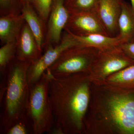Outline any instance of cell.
<instances>
[{"label":"cell","instance_id":"obj_16","mask_svg":"<svg viewBox=\"0 0 134 134\" xmlns=\"http://www.w3.org/2000/svg\"><path fill=\"white\" fill-rule=\"evenodd\" d=\"M99 0H65L70 13L95 12Z\"/></svg>","mask_w":134,"mask_h":134},{"label":"cell","instance_id":"obj_14","mask_svg":"<svg viewBox=\"0 0 134 134\" xmlns=\"http://www.w3.org/2000/svg\"><path fill=\"white\" fill-rule=\"evenodd\" d=\"M71 34L74 37L77 46L91 47L99 50H105L117 47L121 44L118 36L112 37L100 34L84 36H77Z\"/></svg>","mask_w":134,"mask_h":134},{"label":"cell","instance_id":"obj_10","mask_svg":"<svg viewBox=\"0 0 134 134\" xmlns=\"http://www.w3.org/2000/svg\"><path fill=\"white\" fill-rule=\"evenodd\" d=\"M16 58L23 62L31 64L43 54L36 38L25 22L16 39Z\"/></svg>","mask_w":134,"mask_h":134},{"label":"cell","instance_id":"obj_21","mask_svg":"<svg viewBox=\"0 0 134 134\" xmlns=\"http://www.w3.org/2000/svg\"><path fill=\"white\" fill-rule=\"evenodd\" d=\"M119 47L126 55L134 61V41L121 44Z\"/></svg>","mask_w":134,"mask_h":134},{"label":"cell","instance_id":"obj_17","mask_svg":"<svg viewBox=\"0 0 134 134\" xmlns=\"http://www.w3.org/2000/svg\"><path fill=\"white\" fill-rule=\"evenodd\" d=\"M16 40L7 42L0 49V72L4 73L8 65L16 58Z\"/></svg>","mask_w":134,"mask_h":134},{"label":"cell","instance_id":"obj_19","mask_svg":"<svg viewBox=\"0 0 134 134\" xmlns=\"http://www.w3.org/2000/svg\"><path fill=\"white\" fill-rule=\"evenodd\" d=\"M53 0H30V2L45 23L48 21Z\"/></svg>","mask_w":134,"mask_h":134},{"label":"cell","instance_id":"obj_5","mask_svg":"<svg viewBox=\"0 0 134 134\" xmlns=\"http://www.w3.org/2000/svg\"><path fill=\"white\" fill-rule=\"evenodd\" d=\"M65 31L59 44L47 48L44 50V53L41 57L30 65L27 73L30 86L40 79L43 73L54 63L63 51L67 48L77 46L73 35Z\"/></svg>","mask_w":134,"mask_h":134},{"label":"cell","instance_id":"obj_12","mask_svg":"<svg viewBox=\"0 0 134 134\" xmlns=\"http://www.w3.org/2000/svg\"><path fill=\"white\" fill-rule=\"evenodd\" d=\"M25 21L21 13L1 16L0 40L2 45L16 40Z\"/></svg>","mask_w":134,"mask_h":134},{"label":"cell","instance_id":"obj_7","mask_svg":"<svg viewBox=\"0 0 134 134\" xmlns=\"http://www.w3.org/2000/svg\"><path fill=\"white\" fill-rule=\"evenodd\" d=\"M70 15L65 5V0H53L43 52L49 47L54 46L60 43L62 31L65 29Z\"/></svg>","mask_w":134,"mask_h":134},{"label":"cell","instance_id":"obj_6","mask_svg":"<svg viewBox=\"0 0 134 134\" xmlns=\"http://www.w3.org/2000/svg\"><path fill=\"white\" fill-rule=\"evenodd\" d=\"M134 65V61L126 55L119 47L99 50L91 71L99 78L104 79Z\"/></svg>","mask_w":134,"mask_h":134},{"label":"cell","instance_id":"obj_3","mask_svg":"<svg viewBox=\"0 0 134 134\" xmlns=\"http://www.w3.org/2000/svg\"><path fill=\"white\" fill-rule=\"evenodd\" d=\"M99 50L83 47L73 46L63 51L46 70L54 76H62L91 71Z\"/></svg>","mask_w":134,"mask_h":134},{"label":"cell","instance_id":"obj_18","mask_svg":"<svg viewBox=\"0 0 134 134\" xmlns=\"http://www.w3.org/2000/svg\"><path fill=\"white\" fill-rule=\"evenodd\" d=\"M2 133L5 134H33L31 124L25 114Z\"/></svg>","mask_w":134,"mask_h":134},{"label":"cell","instance_id":"obj_8","mask_svg":"<svg viewBox=\"0 0 134 134\" xmlns=\"http://www.w3.org/2000/svg\"><path fill=\"white\" fill-rule=\"evenodd\" d=\"M64 30L77 36L96 34L108 35L94 12L70 13Z\"/></svg>","mask_w":134,"mask_h":134},{"label":"cell","instance_id":"obj_2","mask_svg":"<svg viewBox=\"0 0 134 134\" xmlns=\"http://www.w3.org/2000/svg\"><path fill=\"white\" fill-rule=\"evenodd\" d=\"M50 75L46 70L38 81L30 86L24 114L31 124L33 134H48L53 125L48 96Z\"/></svg>","mask_w":134,"mask_h":134},{"label":"cell","instance_id":"obj_4","mask_svg":"<svg viewBox=\"0 0 134 134\" xmlns=\"http://www.w3.org/2000/svg\"><path fill=\"white\" fill-rule=\"evenodd\" d=\"M107 106L110 119L120 132L134 134V94L113 96Z\"/></svg>","mask_w":134,"mask_h":134},{"label":"cell","instance_id":"obj_22","mask_svg":"<svg viewBox=\"0 0 134 134\" xmlns=\"http://www.w3.org/2000/svg\"><path fill=\"white\" fill-rule=\"evenodd\" d=\"M19 1L21 6L25 3L30 2V0H19Z\"/></svg>","mask_w":134,"mask_h":134},{"label":"cell","instance_id":"obj_15","mask_svg":"<svg viewBox=\"0 0 134 134\" xmlns=\"http://www.w3.org/2000/svg\"><path fill=\"white\" fill-rule=\"evenodd\" d=\"M110 83L128 88H134V65L108 77Z\"/></svg>","mask_w":134,"mask_h":134},{"label":"cell","instance_id":"obj_13","mask_svg":"<svg viewBox=\"0 0 134 134\" xmlns=\"http://www.w3.org/2000/svg\"><path fill=\"white\" fill-rule=\"evenodd\" d=\"M118 29L117 36L121 44L134 42V10L131 4L124 0L118 21Z\"/></svg>","mask_w":134,"mask_h":134},{"label":"cell","instance_id":"obj_20","mask_svg":"<svg viewBox=\"0 0 134 134\" xmlns=\"http://www.w3.org/2000/svg\"><path fill=\"white\" fill-rule=\"evenodd\" d=\"M21 8L19 0H0L1 16L10 13H21Z\"/></svg>","mask_w":134,"mask_h":134},{"label":"cell","instance_id":"obj_11","mask_svg":"<svg viewBox=\"0 0 134 134\" xmlns=\"http://www.w3.org/2000/svg\"><path fill=\"white\" fill-rule=\"evenodd\" d=\"M21 14L35 36L39 47L43 52L46 33V24L30 2L25 3L22 5Z\"/></svg>","mask_w":134,"mask_h":134},{"label":"cell","instance_id":"obj_9","mask_svg":"<svg viewBox=\"0 0 134 134\" xmlns=\"http://www.w3.org/2000/svg\"><path fill=\"white\" fill-rule=\"evenodd\" d=\"M123 0H99L95 13L108 36L119 34L118 21Z\"/></svg>","mask_w":134,"mask_h":134},{"label":"cell","instance_id":"obj_23","mask_svg":"<svg viewBox=\"0 0 134 134\" xmlns=\"http://www.w3.org/2000/svg\"><path fill=\"white\" fill-rule=\"evenodd\" d=\"M130 1H131V5L134 10V0H130Z\"/></svg>","mask_w":134,"mask_h":134},{"label":"cell","instance_id":"obj_1","mask_svg":"<svg viewBox=\"0 0 134 134\" xmlns=\"http://www.w3.org/2000/svg\"><path fill=\"white\" fill-rule=\"evenodd\" d=\"M31 64L15 58L6 70V88L1 104L2 133L24 115L30 85L27 73Z\"/></svg>","mask_w":134,"mask_h":134}]
</instances>
